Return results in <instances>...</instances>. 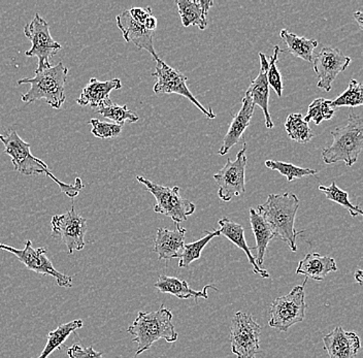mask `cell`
<instances>
[{"label": "cell", "mask_w": 363, "mask_h": 358, "mask_svg": "<svg viewBox=\"0 0 363 358\" xmlns=\"http://www.w3.org/2000/svg\"><path fill=\"white\" fill-rule=\"evenodd\" d=\"M299 208V198L292 192L269 194L267 201L258 206L257 212L265 220L274 233L292 252H296V239L305 230H295V217Z\"/></svg>", "instance_id": "obj_1"}, {"label": "cell", "mask_w": 363, "mask_h": 358, "mask_svg": "<svg viewBox=\"0 0 363 358\" xmlns=\"http://www.w3.org/2000/svg\"><path fill=\"white\" fill-rule=\"evenodd\" d=\"M0 142L4 145V153L10 156L13 169L25 176L42 174L51 178L60 187L61 191L69 198L79 196L84 188L81 178H77L74 184H67L56 178L48 167L47 163L31 154V145L25 142L15 130H9L6 135H0Z\"/></svg>", "instance_id": "obj_2"}, {"label": "cell", "mask_w": 363, "mask_h": 358, "mask_svg": "<svg viewBox=\"0 0 363 358\" xmlns=\"http://www.w3.org/2000/svg\"><path fill=\"white\" fill-rule=\"evenodd\" d=\"M172 321V312L165 309L164 305L155 312L138 313L135 320L127 330L138 345L135 357L149 350L159 340H165L167 343L177 342L179 335Z\"/></svg>", "instance_id": "obj_3"}, {"label": "cell", "mask_w": 363, "mask_h": 358, "mask_svg": "<svg viewBox=\"0 0 363 358\" xmlns=\"http://www.w3.org/2000/svg\"><path fill=\"white\" fill-rule=\"evenodd\" d=\"M331 146L322 151V160L326 164L344 162L352 167L357 162L363 151V118L354 112L349 113L346 125L331 130Z\"/></svg>", "instance_id": "obj_4"}, {"label": "cell", "mask_w": 363, "mask_h": 358, "mask_svg": "<svg viewBox=\"0 0 363 358\" xmlns=\"http://www.w3.org/2000/svg\"><path fill=\"white\" fill-rule=\"evenodd\" d=\"M68 69L62 62L55 67L36 72L33 78L22 79L18 81V85L30 84L28 92L22 94L23 103L31 104L42 101L49 104L51 108H60L65 103V85H67Z\"/></svg>", "instance_id": "obj_5"}, {"label": "cell", "mask_w": 363, "mask_h": 358, "mask_svg": "<svg viewBox=\"0 0 363 358\" xmlns=\"http://www.w3.org/2000/svg\"><path fill=\"white\" fill-rule=\"evenodd\" d=\"M136 180L140 184L146 186L147 191L155 197L156 205L154 206V212L169 217L174 224L186 221L187 217L196 210L192 201L180 196V188L178 186L170 188L155 184L145 177L140 176L136 177Z\"/></svg>", "instance_id": "obj_6"}, {"label": "cell", "mask_w": 363, "mask_h": 358, "mask_svg": "<svg viewBox=\"0 0 363 358\" xmlns=\"http://www.w3.org/2000/svg\"><path fill=\"white\" fill-rule=\"evenodd\" d=\"M308 279L306 278L303 285H297L289 293L277 298L272 301L269 309V325L272 328L287 332L294 324L303 323L306 318V306L305 286Z\"/></svg>", "instance_id": "obj_7"}, {"label": "cell", "mask_w": 363, "mask_h": 358, "mask_svg": "<svg viewBox=\"0 0 363 358\" xmlns=\"http://www.w3.org/2000/svg\"><path fill=\"white\" fill-rule=\"evenodd\" d=\"M24 33L33 44L25 55L27 57L38 59L35 74L51 67L52 58L62 49V47L52 38L49 23L38 13H35L33 21L25 25Z\"/></svg>", "instance_id": "obj_8"}, {"label": "cell", "mask_w": 363, "mask_h": 358, "mask_svg": "<svg viewBox=\"0 0 363 358\" xmlns=\"http://www.w3.org/2000/svg\"><path fill=\"white\" fill-rule=\"evenodd\" d=\"M0 250L8 251L15 255L20 262H22L29 271L33 272V273L52 276L55 278L59 287L67 289H72L74 277L57 271L51 260L48 258L47 249L45 247L34 249L33 242L28 240L23 250H19V249L13 248V247L6 244H0Z\"/></svg>", "instance_id": "obj_9"}, {"label": "cell", "mask_w": 363, "mask_h": 358, "mask_svg": "<svg viewBox=\"0 0 363 358\" xmlns=\"http://www.w3.org/2000/svg\"><path fill=\"white\" fill-rule=\"evenodd\" d=\"M261 326L252 315L235 313L230 328L231 351L238 358H256L259 351Z\"/></svg>", "instance_id": "obj_10"}, {"label": "cell", "mask_w": 363, "mask_h": 358, "mask_svg": "<svg viewBox=\"0 0 363 358\" xmlns=\"http://www.w3.org/2000/svg\"><path fill=\"white\" fill-rule=\"evenodd\" d=\"M247 142L238 152L237 160L227 158L226 164L214 174L219 186L218 196L221 201H230L233 197L244 196L246 194V167L248 158L246 156Z\"/></svg>", "instance_id": "obj_11"}, {"label": "cell", "mask_w": 363, "mask_h": 358, "mask_svg": "<svg viewBox=\"0 0 363 358\" xmlns=\"http://www.w3.org/2000/svg\"><path fill=\"white\" fill-rule=\"evenodd\" d=\"M52 237L59 239L67 246L68 254L85 248V235L87 233V219L77 212L74 203L67 213L55 215L52 218Z\"/></svg>", "instance_id": "obj_12"}, {"label": "cell", "mask_w": 363, "mask_h": 358, "mask_svg": "<svg viewBox=\"0 0 363 358\" xmlns=\"http://www.w3.org/2000/svg\"><path fill=\"white\" fill-rule=\"evenodd\" d=\"M152 77L157 79L154 92L155 94H179L189 99L193 104L196 106L199 110L203 113L208 119H215L216 115L212 108H206L197 101L196 97L192 94L187 87V77L177 69H172L163 60H159L156 65V70Z\"/></svg>", "instance_id": "obj_13"}, {"label": "cell", "mask_w": 363, "mask_h": 358, "mask_svg": "<svg viewBox=\"0 0 363 358\" xmlns=\"http://www.w3.org/2000/svg\"><path fill=\"white\" fill-rule=\"evenodd\" d=\"M351 57L344 55L337 47H322L321 51L314 57L313 65L318 76V88L324 91H330L333 83L340 72L348 69Z\"/></svg>", "instance_id": "obj_14"}, {"label": "cell", "mask_w": 363, "mask_h": 358, "mask_svg": "<svg viewBox=\"0 0 363 358\" xmlns=\"http://www.w3.org/2000/svg\"><path fill=\"white\" fill-rule=\"evenodd\" d=\"M118 28L122 31L124 40L126 42H133L136 47L146 50L154 60L158 62L161 60L156 54L153 45V31L147 30L144 25L138 23L133 19L129 11H124L116 17Z\"/></svg>", "instance_id": "obj_15"}, {"label": "cell", "mask_w": 363, "mask_h": 358, "mask_svg": "<svg viewBox=\"0 0 363 358\" xmlns=\"http://www.w3.org/2000/svg\"><path fill=\"white\" fill-rule=\"evenodd\" d=\"M323 343L329 358H356L362 348V341L357 334L346 332L342 326H337L326 335Z\"/></svg>", "instance_id": "obj_16"}, {"label": "cell", "mask_w": 363, "mask_h": 358, "mask_svg": "<svg viewBox=\"0 0 363 358\" xmlns=\"http://www.w3.org/2000/svg\"><path fill=\"white\" fill-rule=\"evenodd\" d=\"M121 88L120 79L106 82L99 81L96 78L90 79L89 83L82 90L77 104L81 106H90L92 108L99 110L104 106H111L113 104L110 99L111 92Z\"/></svg>", "instance_id": "obj_17"}, {"label": "cell", "mask_w": 363, "mask_h": 358, "mask_svg": "<svg viewBox=\"0 0 363 358\" xmlns=\"http://www.w3.org/2000/svg\"><path fill=\"white\" fill-rule=\"evenodd\" d=\"M176 230L158 228L154 242L153 251L157 253L159 259H172L180 258L185 247L186 228L180 224H174Z\"/></svg>", "instance_id": "obj_18"}, {"label": "cell", "mask_w": 363, "mask_h": 358, "mask_svg": "<svg viewBox=\"0 0 363 358\" xmlns=\"http://www.w3.org/2000/svg\"><path fill=\"white\" fill-rule=\"evenodd\" d=\"M254 110H255V106H254L251 97L249 95H245L244 99H242V108L233 117L228 131L224 137L223 145L218 152L219 155L225 156L229 150L240 142L242 133L250 125V122L254 115Z\"/></svg>", "instance_id": "obj_19"}, {"label": "cell", "mask_w": 363, "mask_h": 358, "mask_svg": "<svg viewBox=\"0 0 363 358\" xmlns=\"http://www.w3.org/2000/svg\"><path fill=\"white\" fill-rule=\"evenodd\" d=\"M259 57L261 65L259 74L257 78L252 80L246 94L251 97L254 106H258L262 108L263 113H264L265 125L267 128L272 129L274 128V122H272L269 111V84L267 81V70H265L267 56L259 53Z\"/></svg>", "instance_id": "obj_20"}, {"label": "cell", "mask_w": 363, "mask_h": 358, "mask_svg": "<svg viewBox=\"0 0 363 358\" xmlns=\"http://www.w3.org/2000/svg\"><path fill=\"white\" fill-rule=\"evenodd\" d=\"M220 225V235L227 237L231 243L238 246L240 250L244 251L246 253L247 257H248L250 264L253 267V272L257 275L261 276L262 278H269V272L267 269H261L258 266L257 262L255 260V256L252 254L251 247L247 245L246 237H245V230L240 224L235 223L233 220L224 217V218L220 219L218 222Z\"/></svg>", "instance_id": "obj_21"}, {"label": "cell", "mask_w": 363, "mask_h": 358, "mask_svg": "<svg viewBox=\"0 0 363 358\" xmlns=\"http://www.w3.org/2000/svg\"><path fill=\"white\" fill-rule=\"evenodd\" d=\"M154 286L161 293L172 294V296H174L176 298H180V300L193 298L196 303L199 298L208 300V289H212L216 290V291L218 290L217 287L214 286V285H206L201 291H195V290L190 289L187 281L180 280V279L174 277H169V276L165 275L159 276L158 281Z\"/></svg>", "instance_id": "obj_22"}, {"label": "cell", "mask_w": 363, "mask_h": 358, "mask_svg": "<svg viewBox=\"0 0 363 358\" xmlns=\"http://www.w3.org/2000/svg\"><path fill=\"white\" fill-rule=\"evenodd\" d=\"M337 271V262L333 257L322 256L318 253H308L298 262L296 274L306 276V279L323 281L328 274Z\"/></svg>", "instance_id": "obj_23"}, {"label": "cell", "mask_w": 363, "mask_h": 358, "mask_svg": "<svg viewBox=\"0 0 363 358\" xmlns=\"http://www.w3.org/2000/svg\"><path fill=\"white\" fill-rule=\"evenodd\" d=\"M250 222H251L252 231H253L256 240V247L254 248L257 250V254L255 255V260L258 266L260 267L264 262L267 246H269V242L274 239V235L269 224L265 222V220L255 208H250Z\"/></svg>", "instance_id": "obj_24"}, {"label": "cell", "mask_w": 363, "mask_h": 358, "mask_svg": "<svg viewBox=\"0 0 363 358\" xmlns=\"http://www.w3.org/2000/svg\"><path fill=\"white\" fill-rule=\"evenodd\" d=\"M281 38L287 46V51L295 57L303 59L306 62L313 63L314 51L318 47L317 40H308L303 36H298L290 33L287 29H282Z\"/></svg>", "instance_id": "obj_25"}, {"label": "cell", "mask_w": 363, "mask_h": 358, "mask_svg": "<svg viewBox=\"0 0 363 358\" xmlns=\"http://www.w3.org/2000/svg\"><path fill=\"white\" fill-rule=\"evenodd\" d=\"M176 4L178 6L184 27L195 25L201 30L206 28L208 26L206 16L208 13L203 10L199 0H177Z\"/></svg>", "instance_id": "obj_26"}, {"label": "cell", "mask_w": 363, "mask_h": 358, "mask_svg": "<svg viewBox=\"0 0 363 358\" xmlns=\"http://www.w3.org/2000/svg\"><path fill=\"white\" fill-rule=\"evenodd\" d=\"M84 323L81 319L78 320L70 321V323H63L59 325L55 330L49 332L47 337V344H45L44 350L40 353L38 358H48L54 351L61 350L65 342L67 341L69 335L79 328H83Z\"/></svg>", "instance_id": "obj_27"}, {"label": "cell", "mask_w": 363, "mask_h": 358, "mask_svg": "<svg viewBox=\"0 0 363 358\" xmlns=\"http://www.w3.org/2000/svg\"><path fill=\"white\" fill-rule=\"evenodd\" d=\"M288 137L299 144H306L313 139L312 129L306 123L301 114H290L285 123Z\"/></svg>", "instance_id": "obj_28"}, {"label": "cell", "mask_w": 363, "mask_h": 358, "mask_svg": "<svg viewBox=\"0 0 363 358\" xmlns=\"http://www.w3.org/2000/svg\"><path fill=\"white\" fill-rule=\"evenodd\" d=\"M204 233H206V235H204L203 239L199 240V241L194 242V243L185 245L180 260H179V267H188L195 260L199 259L204 247L210 243L211 240L221 235H220V231L217 230L211 231V233L210 231H204Z\"/></svg>", "instance_id": "obj_29"}, {"label": "cell", "mask_w": 363, "mask_h": 358, "mask_svg": "<svg viewBox=\"0 0 363 358\" xmlns=\"http://www.w3.org/2000/svg\"><path fill=\"white\" fill-rule=\"evenodd\" d=\"M333 108H355L363 106V84L356 80H351L348 89L342 93L337 99L330 101Z\"/></svg>", "instance_id": "obj_30"}, {"label": "cell", "mask_w": 363, "mask_h": 358, "mask_svg": "<svg viewBox=\"0 0 363 358\" xmlns=\"http://www.w3.org/2000/svg\"><path fill=\"white\" fill-rule=\"evenodd\" d=\"M319 190L325 194L329 201H335L337 205L347 208V210L349 211V213H350L352 217H363L362 208H359V206H354L353 203H350V201H349L348 192L340 189L339 186L335 184V182L331 183L330 186L320 185Z\"/></svg>", "instance_id": "obj_31"}, {"label": "cell", "mask_w": 363, "mask_h": 358, "mask_svg": "<svg viewBox=\"0 0 363 358\" xmlns=\"http://www.w3.org/2000/svg\"><path fill=\"white\" fill-rule=\"evenodd\" d=\"M96 112L97 114L101 115L106 119L112 120L113 123L120 126H123L126 122L135 123L140 119L136 113L131 112L127 108V106H118L113 103L111 106L99 108Z\"/></svg>", "instance_id": "obj_32"}, {"label": "cell", "mask_w": 363, "mask_h": 358, "mask_svg": "<svg viewBox=\"0 0 363 358\" xmlns=\"http://www.w3.org/2000/svg\"><path fill=\"white\" fill-rule=\"evenodd\" d=\"M265 167L279 172L282 176L287 178L288 182H292L294 179H301L306 176H315L318 174L316 169H305V167H296L292 163L276 162V160H267Z\"/></svg>", "instance_id": "obj_33"}, {"label": "cell", "mask_w": 363, "mask_h": 358, "mask_svg": "<svg viewBox=\"0 0 363 358\" xmlns=\"http://www.w3.org/2000/svg\"><path fill=\"white\" fill-rule=\"evenodd\" d=\"M335 112V108H331L330 101L326 99H317L308 106V113L303 119L306 123L314 121L316 125H319L324 120H330Z\"/></svg>", "instance_id": "obj_34"}, {"label": "cell", "mask_w": 363, "mask_h": 358, "mask_svg": "<svg viewBox=\"0 0 363 358\" xmlns=\"http://www.w3.org/2000/svg\"><path fill=\"white\" fill-rule=\"evenodd\" d=\"M282 51L280 47H274V54H272L271 60H267V65H265V70H267V81H269V86L274 90L279 97L282 96L283 93V81L282 76L279 72L277 62H278L279 53Z\"/></svg>", "instance_id": "obj_35"}, {"label": "cell", "mask_w": 363, "mask_h": 358, "mask_svg": "<svg viewBox=\"0 0 363 358\" xmlns=\"http://www.w3.org/2000/svg\"><path fill=\"white\" fill-rule=\"evenodd\" d=\"M89 124L92 126L91 133L99 139L106 140L119 137L122 126L108 122H102L99 119H91Z\"/></svg>", "instance_id": "obj_36"}, {"label": "cell", "mask_w": 363, "mask_h": 358, "mask_svg": "<svg viewBox=\"0 0 363 358\" xmlns=\"http://www.w3.org/2000/svg\"><path fill=\"white\" fill-rule=\"evenodd\" d=\"M67 354L69 358H104V352H97L92 346L83 347L78 344L69 347Z\"/></svg>", "instance_id": "obj_37"}, {"label": "cell", "mask_w": 363, "mask_h": 358, "mask_svg": "<svg viewBox=\"0 0 363 358\" xmlns=\"http://www.w3.org/2000/svg\"><path fill=\"white\" fill-rule=\"evenodd\" d=\"M130 15L133 16V19L138 21V23L145 25L150 16L153 15L152 10L150 6H147L146 9L143 8H133L129 11Z\"/></svg>", "instance_id": "obj_38"}, {"label": "cell", "mask_w": 363, "mask_h": 358, "mask_svg": "<svg viewBox=\"0 0 363 358\" xmlns=\"http://www.w3.org/2000/svg\"><path fill=\"white\" fill-rule=\"evenodd\" d=\"M157 19H156L155 17H154L153 15L150 16L149 18H147V20L146 21V23H145L144 26L146 27L147 30L150 31H154L156 28H157Z\"/></svg>", "instance_id": "obj_39"}, {"label": "cell", "mask_w": 363, "mask_h": 358, "mask_svg": "<svg viewBox=\"0 0 363 358\" xmlns=\"http://www.w3.org/2000/svg\"><path fill=\"white\" fill-rule=\"evenodd\" d=\"M354 278H355L356 282L363 287V269H357L354 274Z\"/></svg>", "instance_id": "obj_40"}, {"label": "cell", "mask_w": 363, "mask_h": 358, "mask_svg": "<svg viewBox=\"0 0 363 358\" xmlns=\"http://www.w3.org/2000/svg\"><path fill=\"white\" fill-rule=\"evenodd\" d=\"M354 19L357 22V24L359 25L360 28L363 30V12H360V11H357V12L354 13Z\"/></svg>", "instance_id": "obj_41"}]
</instances>
